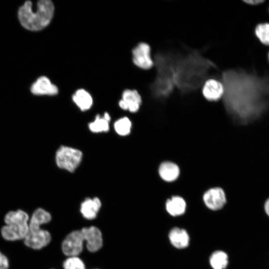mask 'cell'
I'll list each match as a JSON object with an SVG mask.
<instances>
[{"instance_id": "obj_20", "label": "cell", "mask_w": 269, "mask_h": 269, "mask_svg": "<svg viewBox=\"0 0 269 269\" xmlns=\"http://www.w3.org/2000/svg\"><path fill=\"white\" fill-rule=\"evenodd\" d=\"M51 220L50 213L42 208L36 209L33 213L28 222L29 231L39 229L40 226L49 223Z\"/></svg>"}, {"instance_id": "obj_26", "label": "cell", "mask_w": 269, "mask_h": 269, "mask_svg": "<svg viewBox=\"0 0 269 269\" xmlns=\"http://www.w3.org/2000/svg\"><path fill=\"white\" fill-rule=\"evenodd\" d=\"M265 0H244V2L250 5L255 6L264 3Z\"/></svg>"}, {"instance_id": "obj_4", "label": "cell", "mask_w": 269, "mask_h": 269, "mask_svg": "<svg viewBox=\"0 0 269 269\" xmlns=\"http://www.w3.org/2000/svg\"><path fill=\"white\" fill-rule=\"evenodd\" d=\"M29 216L20 209L10 211L4 216L5 225L1 229V234L5 240L14 241L24 239L29 232Z\"/></svg>"}, {"instance_id": "obj_28", "label": "cell", "mask_w": 269, "mask_h": 269, "mask_svg": "<svg viewBox=\"0 0 269 269\" xmlns=\"http://www.w3.org/2000/svg\"><path fill=\"white\" fill-rule=\"evenodd\" d=\"M268 60H269V51L268 54Z\"/></svg>"}, {"instance_id": "obj_17", "label": "cell", "mask_w": 269, "mask_h": 269, "mask_svg": "<svg viewBox=\"0 0 269 269\" xmlns=\"http://www.w3.org/2000/svg\"><path fill=\"white\" fill-rule=\"evenodd\" d=\"M72 100L82 112L88 111L93 105V99L91 94L83 88L77 89L72 95Z\"/></svg>"}, {"instance_id": "obj_18", "label": "cell", "mask_w": 269, "mask_h": 269, "mask_svg": "<svg viewBox=\"0 0 269 269\" xmlns=\"http://www.w3.org/2000/svg\"><path fill=\"white\" fill-rule=\"evenodd\" d=\"M111 120V117L108 112H105L103 116L97 115L94 120L88 124V129L94 134L108 132Z\"/></svg>"}, {"instance_id": "obj_21", "label": "cell", "mask_w": 269, "mask_h": 269, "mask_svg": "<svg viewBox=\"0 0 269 269\" xmlns=\"http://www.w3.org/2000/svg\"><path fill=\"white\" fill-rule=\"evenodd\" d=\"M113 128L118 135L122 136H127L131 133L133 123L129 117L124 116L114 122Z\"/></svg>"}, {"instance_id": "obj_13", "label": "cell", "mask_w": 269, "mask_h": 269, "mask_svg": "<svg viewBox=\"0 0 269 269\" xmlns=\"http://www.w3.org/2000/svg\"><path fill=\"white\" fill-rule=\"evenodd\" d=\"M58 91V87L46 76L39 77L31 87V93L35 95L54 96Z\"/></svg>"}, {"instance_id": "obj_3", "label": "cell", "mask_w": 269, "mask_h": 269, "mask_svg": "<svg viewBox=\"0 0 269 269\" xmlns=\"http://www.w3.org/2000/svg\"><path fill=\"white\" fill-rule=\"evenodd\" d=\"M54 5L50 0H40L33 10L32 3L26 1L18 11V17L22 26L31 31H39L51 22L54 13Z\"/></svg>"}, {"instance_id": "obj_23", "label": "cell", "mask_w": 269, "mask_h": 269, "mask_svg": "<svg viewBox=\"0 0 269 269\" xmlns=\"http://www.w3.org/2000/svg\"><path fill=\"white\" fill-rule=\"evenodd\" d=\"M256 36L263 45L269 46V23H259L255 27Z\"/></svg>"}, {"instance_id": "obj_19", "label": "cell", "mask_w": 269, "mask_h": 269, "mask_svg": "<svg viewBox=\"0 0 269 269\" xmlns=\"http://www.w3.org/2000/svg\"><path fill=\"white\" fill-rule=\"evenodd\" d=\"M168 238L172 246L179 249L187 247L189 243V235L184 229L172 228L168 234Z\"/></svg>"}, {"instance_id": "obj_7", "label": "cell", "mask_w": 269, "mask_h": 269, "mask_svg": "<svg viewBox=\"0 0 269 269\" xmlns=\"http://www.w3.org/2000/svg\"><path fill=\"white\" fill-rule=\"evenodd\" d=\"M132 60L137 67L147 70L154 65L153 59L151 56L150 46L145 42H140L132 50Z\"/></svg>"}, {"instance_id": "obj_5", "label": "cell", "mask_w": 269, "mask_h": 269, "mask_svg": "<svg viewBox=\"0 0 269 269\" xmlns=\"http://www.w3.org/2000/svg\"><path fill=\"white\" fill-rule=\"evenodd\" d=\"M83 158L79 149L66 145H60L55 155L56 166L60 169L73 173L79 167Z\"/></svg>"}, {"instance_id": "obj_16", "label": "cell", "mask_w": 269, "mask_h": 269, "mask_svg": "<svg viewBox=\"0 0 269 269\" xmlns=\"http://www.w3.org/2000/svg\"><path fill=\"white\" fill-rule=\"evenodd\" d=\"M160 178L166 182H172L178 178L180 175L179 166L174 162L164 161L160 163L158 168Z\"/></svg>"}, {"instance_id": "obj_6", "label": "cell", "mask_w": 269, "mask_h": 269, "mask_svg": "<svg viewBox=\"0 0 269 269\" xmlns=\"http://www.w3.org/2000/svg\"><path fill=\"white\" fill-rule=\"evenodd\" d=\"M202 200L207 208L214 211L222 209L227 203L225 191L219 187L207 190L203 195Z\"/></svg>"}, {"instance_id": "obj_25", "label": "cell", "mask_w": 269, "mask_h": 269, "mask_svg": "<svg viewBox=\"0 0 269 269\" xmlns=\"http://www.w3.org/2000/svg\"><path fill=\"white\" fill-rule=\"evenodd\" d=\"M9 262L7 258L0 252V269H8Z\"/></svg>"}, {"instance_id": "obj_8", "label": "cell", "mask_w": 269, "mask_h": 269, "mask_svg": "<svg viewBox=\"0 0 269 269\" xmlns=\"http://www.w3.org/2000/svg\"><path fill=\"white\" fill-rule=\"evenodd\" d=\"M84 240L80 230L69 233L62 243V251L68 257L78 256L82 251Z\"/></svg>"}, {"instance_id": "obj_24", "label": "cell", "mask_w": 269, "mask_h": 269, "mask_svg": "<svg viewBox=\"0 0 269 269\" xmlns=\"http://www.w3.org/2000/svg\"><path fill=\"white\" fill-rule=\"evenodd\" d=\"M64 269H86L83 261L78 256L68 257L63 264Z\"/></svg>"}, {"instance_id": "obj_11", "label": "cell", "mask_w": 269, "mask_h": 269, "mask_svg": "<svg viewBox=\"0 0 269 269\" xmlns=\"http://www.w3.org/2000/svg\"><path fill=\"white\" fill-rule=\"evenodd\" d=\"M80 231L89 252H96L102 248L103 243L102 234L98 228L92 226L84 227Z\"/></svg>"}, {"instance_id": "obj_22", "label": "cell", "mask_w": 269, "mask_h": 269, "mask_svg": "<svg viewBox=\"0 0 269 269\" xmlns=\"http://www.w3.org/2000/svg\"><path fill=\"white\" fill-rule=\"evenodd\" d=\"M209 263L213 269H225L228 264V256L224 251H215L210 257Z\"/></svg>"}, {"instance_id": "obj_12", "label": "cell", "mask_w": 269, "mask_h": 269, "mask_svg": "<svg viewBox=\"0 0 269 269\" xmlns=\"http://www.w3.org/2000/svg\"><path fill=\"white\" fill-rule=\"evenodd\" d=\"M202 94L209 102H217L222 98L224 87L221 81L214 79L207 80L203 85Z\"/></svg>"}, {"instance_id": "obj_10", "label": "cell", "mask_w": 269, "mask_h": 269, "mask_svg": "<svg viewBox=\"0 0 269 269\" xmlns=\"http://www.w3.org/2000/svg\"><path fill=\"white\" fill-rule=\"evenodd\" d=\"M51 240L50 233L47 230L40 228L29 231L25 239V245L32 249L39 250L46 246Z\"/></svg>"}, {"instance_id": "obj_2", "label": "cell", "mask_w": 269, "mask_h": 269, "mask_svg": "<svg viewBox=\"0 0 269 269\" xmlns=\"http://www.w3.org/2000/svg\"><path fill=\"white\" fill-rule=\"evenodd\" d=\"M175 56L176 53L171 51H159L154 56L156 73L150 89L152 96L155 99L166 100L175 88L174 71Z\"/></svg>"}, {"instance_id": "obj_29", "label": "cell", "mask_w": 269, "mask_h": 269, "mask_svg": "<svg viewBox=\"0 0 269 269\" xmlns=\"http://www.w3.org/2000/svg\"></svg>"}, {"instance_id": "obj_14", "label": "cell", "mask_w": 269, "mask_h": 269, "mask_svg": "<svg viewBox=\"0 0 269 269\" xmlns=\"http://www.w3.org/2000/svg\"><path fill=\"white\" fill-rule=\"evenodd\" d=\"M101 206L102 202L98 197H87L81 203L80 211L84 218L93 220L96 218Z\"/></svg>"}, {"instance_id": "obj_1", "label": "cell", "mask_w": 269, "mask_h": 269, "mask_svg": "<svg viewBox=\"0 0 269 269\" xmlns=\"http://www.w3.org/2000/svg\"><path fill=\"white\" fill-rule=\"evenodd\" d=\"M217 66L198 49H189L176 53L174 62V83L181 93L187 94L203 85L210 73Z\"/></svg>"}, {"instance_id": "obj_15", "label": "cell", "mask_w": 269, "mask_h": 269, "mask_svg": "<svg viewBox=\"0 0 269 269\" xmlns=\"http://www.w3.org/2000/svg\"><path fill=\"white\" fill-rule=\"evenodd\" d=\"M164 207L168 214L176 217L185 213L187 208V204L183 197L174 195L166 200Z\"/></svg>"}, {"instance_id": "obj_27", "label": "cell", "mask_w": 269, "mask_h": 269, "mask_svg": "<svg viewBox=\"0 0 269 269\" xmlns=\"http://www.w3.org/2000/svg\"><path fill=\"white\" fill-rule=\"evenodd\" d=\"M265 209L267 214L269 216V199L266 201Z\"/></svg>"}, {"instance_id": "obj_9", "label": "cell", "mask_w": 269, "mask_h": 269, "mask_svg": "<svg viewBox=\"0 0 269 269\" xmlns=\"http://www.w3.org/2000/svg\"><path fill=\"white\" fill-rule=\"evenodd\" d=\"M142 104V98L138 92L134 89H126L122 94L119 100V107L132 113L137 112Z\"/></svg>"}]
</instances>
